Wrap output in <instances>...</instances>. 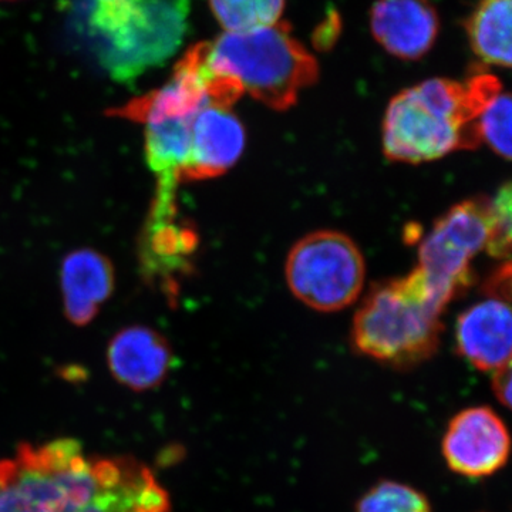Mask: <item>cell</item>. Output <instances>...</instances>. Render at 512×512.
Instances as JSON below:
<instances>
[{
    "label": "cell",
    "mask_w": 512,
    "mask_h": 512,
    "mask_svg": "<svg viewBox=\"0 0 512 512\" xmlns=\"http://www.w3.org/2000/svg\"><path fill=\"white\" fill-rule=\"evenodd\" d=\"M207 62L259 103L284 111L318 80L315 57L291 35L288 23L227 33L208 43Z\"/></svg>",
    "instance_id": "cell-5"
},
{
    "label": "cell",
    "mask_w": 512,
    "mask_h": 512,
    "mask_svg": "<svg viewBox=\"0 0 512 512\" xmlns=\"http://www.w3.org/2000/svg\"><path fill=\"white\" fill-rule=\"evenodd\" d=\"M446 303L419 269L406 278L377 285L366 296L353 322L357 352L396 369L426 362L440 343V316Z\"/></svg>",
    "instance_id": "cell-4"
},
{
    "label": "cell",
    "mask_w": 512,
    "mask_h": 512,
    "mask_svg": "<svg viewBox=\"0 0 512 512\" xmlns=\"http://www.w3.org/2000/svg\"><path fill=\"white\" fill-rule=\"evenodd\" d=\"M441 451L447 467L457 476L491 477L510 458V431L490 407H468L448 423Z\"/></svg>",
    "instance_id": "cell-8"
},
{
    "label": "cell",
    "mask_w": 512,
    "mask_h": 512,
    "mask_svg": "<svg viewBox=\"0 0 512 512\" xmlns=\"http://www.w3.org/2000/svg\"><path fill=\"white\" fill-rule=\"evenodd\" d=\"M177 181H158L156 201L141 244V261L150 278L170 279L184 271L194 252V231L178 220Z\"/></svg>",
    "instance_id": "cell-9"
},
{
    "label": "cell",
    "mask_w": 512,
    "mask_h": 512,
    "mask_svg": "<svg viewBox=\"0 0 512 512\" xmlns=\"http://www.w3.org/2000/svg\"><path fill=\"white\" fill-rule=\"evenodd\" d=\"M356 512H433L426 494L412 485L383 480L359 498Z\"/></svg>",
    "instance_id": "cell-18"
},
{
    "label": "cell",
    "mask_w": 512,
    "mask_h": 512,
    "mask_svg": "<svg viewBox=\"0 0 512 512\" xmlns=\"http://www.w3.org/2000/svg\"><path fill=\"white\" fill-rule=\"evenodd\" d=\"M0 512H171L167 490L136 457L93 456L74 439L0 461Z\"/></svg>",
    "instance_id": "cell-1"
},
{
    "label": "cell",
    "mask_w": 512,
    "mask_h": 512,
    "mask_svg": "<svg viewBox=\"0 0 512 512\" xmlns=\"http://www.w3.org/2000/svg\"><path fill=\"white\" fill-rule=\"evenodd\" d=\"M245 128L232 111L208 106L192 121L191 153L181 181L210 180L227 173L244 153Z\"/></svg>",
    "instance_id": "cell-12"
},
{
    "label": "cell",
    "mask_w": 512,
    "mask_h": 512,
    "mask_svg": "<svg viewBox=\"0 0 512 512\" xmlns=\"http://www.w3.org/2000/svg\"><path fill=\"white\" fill-rule=\"evenodd\" d=\"M478 140L484 141L494 153L511 158V97L503 89L490 97L476 117Z\"/></svg>",
    "instance_id": "cell-19"
},
{
    "label": "cell",
    "mask_w": 512,
    "mask_h": 512,
    "mask_svg": "<svg viewBox=\"0 0 512 512\" xmlns=\"http://www.w3.org/2000/svg\"><path fill=\"white\" fill-rule=\"evenodd\" d=\"M457 349L481 372H495L511 363L512 316L510 301L487 298L468 308L458 318Z\"/></svg>",
    "instance_id": "cell-10"
},
{
    "label": "cell",
    "mask_w": 512,
    "mask_h": 512,
    "mask_svg": "<svg viewBox=\"0 0 512 512\" xmlns=\"http://www.w3.org/2000/svg\"><path fill=\"white\" fill-rule=\"evenodd\" d=\"M191 0H89L83 23L103 69L130 82L178 52Z\"/></svg>",
    "instance_id": "cell-3"
},
{
    "label": "cell",
    "mask_w": 512,
    "mask_h": 512,
    "mask_svg": "<svg viewBox=\"0 0 512 512\" xmlns=\"http://www.w3.org/2000/svg\"><path fill=\"white\" fill-rule=\"evenodd\" d=\"M114 274L111 264L94 251H76L64 259L62 288L67 316L76 325H86L101 303L111 295Z\"/></svg>",
    "instance_id": "cell-14"
},
{
    "label": "cell",
    "mask_w": 512,
    "mask_h": 512,
    "mask_svg": "<svg viewBox=\"0 0 512 512\" xmlns=\"http://www.w3.org/2000/svg\"><path fill=\"white\" fill-rule=\"evenodd\" d=\"M503 84L477 74L466 84L431 79L397 94L383 123V148L390 160L420 164L480 144L478 110Z\"/></svg>",
    "instance_id": "cell-2"
},
{
    "label": "cell",
    "mask_w": 512,
    "mask_h": 512,
    "mask_svg": "<svg viewBox=\"0 0 512 512\" xmlns=\"http://www.w3.org/2000/svg\"><path fill=\"white\" fill-rule=\"evenodd\" d=\"M511 185L505 184L490 200V235L485 251L494 258H508L511 251Z\"/></svg>",
    "instance_id": "cell-20"
},
{
    "label": "cell",
    "mask_w": 512,
    "mask_h": 512,
    "mask_svg": "<svg viewBox=\"0 0 512 512\" xmlns=\"http://www.w3.org/2000/svg\"><path fill=\"white\" fill-rule=\"evenodd\" d=\"M440 20L429 0H377L370 12L376 42L394 57L421 59L439 35Z\"/></svg>",
    "instance_id": "cell-11"
},
{
    "label": "cell",
    "mask_w": 512,
    "mask_h": 512,
    "mask_svg": "<svg viewBox=\"0 0 512 512\" xmlns=\"http://www.w3.org/2000/svg\"><path fill=\"white\" fill-rule=\"evenodd\" d=\"M107 360L117 382L136 392H146L164 382L173 365V353L157 332L136 326L114 336Z\"/></svg>",
    "instance_id": "cell-13"
},
{
    "label": "cell",
    "mask_w": 512,
    "mask_h": 512,
    "mask_svg": "<svg viewBox=\"0 0 512 512\" xmlns=\"http://www.w3.org/2000/svg\"><path fill=\"white\" fill-rule=\"evenodd\" d=\"M215 19L227 33H247L274 26L285 0H210Z\"/></svg>",
    "instance_id": "cell-17"
},
{
    "label": "cell",
    "mask_w": 512,
    "mask_h": 512,
    "mask_svg": "<svg viewBox=\"0 0 512 512\" xmlns=\"http://www.w3.org/2000/svg\"><path fill=\"white\" fill-rule=\"evenodd\" d=\"M285 272L293 295L319 312L352 305L366 276L362 252L336 231H316L302 238L289 252Z\"/></svg>",
    "instance_id": "cell-6"
},
{
    "label": "cell",
    "mask_w": 512,
    "mask_h": 512,
    "mask_svg": "<svg viewBox=\"0 0 512 512\" xmlns=\"http://www.w3.org/2000/svg\"><path fill=\"white\" fill-rule=\"evenodd\" d=\"M192 121L194 117H163L144 123L147 163L158 181L180 183L190 160Z\"/></svg>",
    "instance_id": "cell-15"
},
{
    "label": "cell",
    "mask_w": 512,
    "mask_h": 512,
    "mask_svg": "<svg viewBox=\"0 0 512 512\" xmlns=\"http://www.w3.org/2000/svg\"><path fill=\"white\" fill-rule=\"evenodd\" d=\"M490 235V200L476 198L451 208L421 241L417 269L448 305L470 285L471 262L485 251Z\"/></svg>",
    "instance_id": "cell-7"
},
{
    "label": "cell",
    "mask_w": 512,
    "mask_h": 512,
    "mask_svg": "<svg viewBox=\"0 0 512 512\" xmlns=\"http://www.w3.org/2000/svg\"><path fill=\"white\" fill-rule=\"evenodd\" d=\"M512 0H481L467 22L474 53L485 63L511 67Z\"/></svg>",
    "instance_id": "cell-16"
},
{
    "label": "cell",
    "mask_w": 512,
    "mask_h": 512,
    "mask_svg": "<svg viewBox=\"0 0 512 512\" xmlns=\"http://www.w3.org/2000/svg\"><path fill=\"white\" fill-rule=\"evenodd\" d=\"M493 392L505 409L511 407V363L493 372Z\"/></svg>",
    "instance_id": "cell-21"
}]
</instances>
